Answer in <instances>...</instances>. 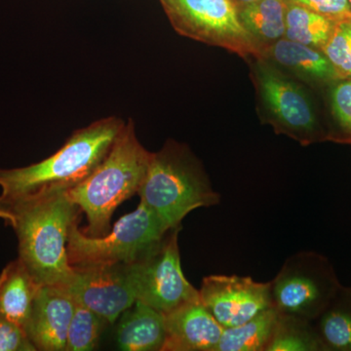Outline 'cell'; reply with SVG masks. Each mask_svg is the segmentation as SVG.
I'll use <instances>...</instances> for the list:
<instances>
[{
    "instance_id": "7",
    "label": "cell",
    "mask_w": 351,
    "mask_h": 351,
    "mask_svg": "<svg viewBox=\"0 0 351 351\" xmlns=\"http://www.w3.org/2000/svg\"><path fill=\"white\" fill-rule=\"evenodd\" d=\"M325 256L302 251L290 256L270 281L272 304L279 313L313 322L341 288Z\"/></svg>"
},
{
    "instance_id": "26",
    "label": "cell",
    "mask_w": 351,
    "mask_h": 351,
    "mask_svg": "<svg viewBox=\"0 0 351 351\" xmlns=\"http://www.w3.org/2000/svg\"><path fill=\"white\" fill-rule=\"evenodd\" d=\"M0 351H36L22 328L0 314Z\"/></svg>"
},
{
    "instance_id": "16",
    "label": "cell",
    "mask_w": 351,
    "mask_h": 351,
    "mask_svg": "<svg viewBox=\"0 0 351 351\" xmlns=\"http://www.w3.org/2000/svg\"><path fill=\"white\" fill-rule=\"evenodd\" d=\"M40 284L20 258L0 274V314L25 331Z\"/></svg>"
},
{
    "instance_id": "29",
    "label": "cell",
    "mask_w": 351,
    "mask_h": 351,
    "mask_svg": "<svg viewBox=\"0 0 351 351\" xmlns=\"http://www.w3.org/2000/svg\"><path fill=\"white\" fill-rule=\"evenodd\" d=\"M348 3H350V8H351V0H348Z\"/></svg>"
},
{
    "instance_id": "24",
    "label": "cell",
    "mask_w": 351,
    "mask_h": 351,
    "mask_svg": "<svg viewBox=\"0 0 351 351\" xmlns=\"http://www.w3.org/2000/svg\"><path fill=\"white\" fill-rule=\"evenodd\" d=\"M322 51L339 78H351V18L336 23L331 38Z\"/></svg>"
},
{
    "instance_id": "13",
    "label": "cell",
    "mask_w": 351,
    "mask_h": 351,
    "mask_svg": "<svg viewBox=\"0 0 351 351\" xmlns=\"http://www.w3.org/2000/svg\"><path fill=\"white\" fill-rule=\"evenodd\" d=\"M165 315L162 351H216L225 328L199 301L186 302Z\"/></svg>"
},
{
    "instance_id": "12",
    "label": "cell",
    "mask_w": 351,
    "mask_h": 351,
    "mask_svg": "<svg viewBox=\"0 0 351 351\" xmlns=\"http://www.w3.org/2000/svg\"><path fill=\"white\" fill-rule=\"evenodd\" d=\"M73 306L75 299L66 289L41 286L25 328L36 350H66Z\"/></svg>"
},
{
    "instance_id": "17",
    "label": "cell",
    "mask_w": 351,
    "mask_h": 351,
    "mask_svg": "<svg viewBox=\"0 0 351 351\" xmlns=\"http://www.w3.org/2000/svg\"><path fill=\"white\" fill-rule=\"evenodd\" d=\"M285 0H260L239 7L240 22L261 49L285 38Z\"/></svg>"
},
{
    "instance_id": "27",
    "label": "cell",
    "mask_w": 351,
    "mask_h": 351,
    "mask_svg": "<svg viewBox=\"0 0 351 351\" xmlns=\"http://www.w3.org/2000/svg\"><path fill=\"white\" fill-rule=\"evenodd\" d=\"M0 219H3L7 223H10L12 216H11L10 206L8 203L0 199Z\"/></svg>"
},
{
    "instance_id": "18",
    "label": "cell",
    "mask_w": 351,
    "mask_h": 351,
    "mask_svg": "<svg viewBox=\"0 0 351 351\" xmlns=\"http://www.w3.org/2000/svg\"><path fill=\"white\" fill-rule=\"evenodd\" d=\"M313 323L323 351H351V287L341 285Z\"/></svg>"
},
{
    "instance_id": "11",
    "label": "cell",
    "mask_w": 351,
    "mask_h": 351,
    "mask_svg": "<svg viewBox=\"0 0 351 351\" xmlns=\"http://www.w3.org/2000/svg\"><path fill=\"white\" fill-rule=\"evenodd\" d=\"M75 282L69 292L108 323H113L136 302L125 265L73 267Z\"/></svg>"
},
{
    "instance_id": "5",
    "label": "cell",
    "mask_w": 351,
    "mask_h": 351,
    "mask_svg": "<svg viewBox=\"0 0 351 351\" xmlns=\"http://www.w3.org/2000/svg\"><path fill=\"white\" fill-rule=\"evenodd\" d=\"M169 230L142 202L135 211L120 218L103 237H87L78 228L77 219L69 232L66 249L69 263L71 267L128 265L149 253Z\"/></svg>"
},
{
    "instance_id": "15",
    "label": "cell",
    "mask_w": 351,
    "mask_h": 351,
    "mask_svg": "<svg viewBox=\"0 0 351 351\" xmlns=\"http://www.w3.org/2000/svg\"><path fill=\"white\" fill-rule=\"evenodd\" d=\"M166 339L165 315L136 301L122 313L117 343L125 351H162Z\"/></svg>"
},
{
    "instance_id": "6",
    "label": "cell",
    "mask_w": 351,
    "mask_h": 351,
    "mask_svg": "<svg viewBox=\"0 0 351 351\" xmlns=\"http://www.w3.org/2000/svg\"><path fill=\"white\" fill-rule=\"evenodd\" d=\"M263 119L279 134L302 145L329 140L320 125L311 96L301 83L263 59L252 68Z\"/></svg>"
},
{
    "instance_id": "9",
    "label": "cell",
    "mask_w": 351,
    "mask_h": 351,
    "mask_svg": "<svg viewBox=\"0 0 351 351\" xmlns=\"http://www.w3.org/2000/svg\"><path fill=\"white\" fill-rule=\"evenodd\" d=\"M171 25L186 38L217 46L244 59L262 53L239 20L232 0H159Z\"/></svg>"
},
{
    "instance_id": "4",
    "label": "cell",
    "mask_w": 351,
    "mask_h": 351,
    "mask_svg": "<svg viewBox=\"0 0 351 351\" xmlns=\"http://www.w3.org/2000/svg\"><path fill=\"white\" fill-rule=\"evenodd\" d=\"M138 195L168 230L180 228L193 210L221 202L200 161L186 145L173 140L151 152Z\"/></svg>"
},
{
    "instance_id": "14",
    "label": "cell",
    "mask_w": 351,
    "mask_h": 351,
    "mask_svg": "<svg viewBox=\"0 0 351 351\" xmlns=\"http://www.w3.org/2000/svg\"><path fill=\"white\" fill-rule=\"evenodd\" d=\"M261 59L309 84L331 85L339 78L322 50L285 38L263 49Z\"/></svg>"
},
{
    "instance_id": "22",
    "label": "cell",
    "mask_w": 351,
    "mask_h": 351,
    "mask_svg": "<svg viewBox=\"0 0 351 351\" xmlns=\"http://www.w3.org/2000/svg\"><path fill=\"white\" fill-rule=\"evenodd\" d=\"M105 323H108L107 321L75 299L73 317L66 336V351L95 350Z\"/></svg>"
},
{
    "instance_id": "21",
    "label": "cell",
    "mask_w": 351,
    "mask_h": 351,
    "mask_svg": "<svg viewBox=\"0 0 351 351\" xmlns=\"http://www.w3.org/2000/svg\"><path fill=\"white\" fill-rule=\"evenodd\" d=\"M265 351H323L313 323L279 313Z\"/></svg>"
},
{
    "instance_id": "25",
    "label": "cell",
    "mask_w": 351,
    "mask_h": 351,
    "mask_svg": "<svg viewBox=\"0 0 351 351\" xmlns=\"http://www.w3.org/2000/svg\"><path fill=\"white\" fill-rule=\"evenodd\" d=\"M287 3L297 4L320 14L335 22L351 18L348 0H285Z\"/></svg>"
},
{
    "instance_id": "10",
    "label": "cell",
    "mask_w": 351,
    "mask_h": 351,
    "mask_svg": "<svg viewBox=\"0 0 351 351\" xmlns=\"http://www.w3.org/2000/svg\"><path fill=\"white\" fill-rule=\"evenodd\" d=\"M200 302L223 328L239 326L274 306L270 282L250 276L212 274L204 277Z\"/></svg>"
},
{
    "instance_id": "2",
    "label": "cell",
    "mask_w": 351,
    "mask_h": 351,
    "mask_svg": "<svg viewBox=\"0 0 351 351\" xmlns=\"http://www.w3.org/2000/svg\"><path fill=\"white\" fill-rule=\"evenodd\" d=\"M125 123L117 117L97 120L73 132L59 151L40 162L0 169V199L73 188L105 159Z\"/></svg>"
},
{
    "instance_id": "23",
    "label": "cell",
    "mask_w": 351,
    "mask_h": 351,
    "mask_svg": "<svg viewBox=\"0 0 351 351\" xmlns=\"http://www.w3.org/2000/svg\"><path fill=\"white\" fill-rule=\"evenodd\" d=\"M330 86V107L336 127L330 141L351 145V78H339Z\"/></svg>"
},
{
    "instance_id": "1",
    "label": "cell",
    "mask_w": 351,
    "mask_h": 351,
    "mask_svg": "<svg viewBox=\"0 0 351 351\" xmlns=\"http://www.w3.org/2000/svg\"><path fill=\"white\" fill-rule=\"evenodd\" d=\"M7 203L12 216L9 225L19 242L18 258L41 286L69 291L75 278L66 249L69 232L82 210L64 189L40 191Z\"/></svg>"
},
{
    "instance_id": "20",
    "label": "cell",
    "mask_w": 351,
    "mask_h": 351,
    "mask_svg": "<svg viewBox=\"0 0 351 351\" xmlns=\"http://www.w3.org/2000/svg\"><path fill=\"white\" fill-rule=\"evenodd\" d=\"M336 23L304 7L287 3L285 38L322 50Z\"/></svg>"
},
{
    "instance_id": "28",
    "label": "cell",
    "mask_w": 351,
    "mask_h": 351,
    "mask_svg": "<svg viewBox=\"0 0 351 351\" xmlns=\"http://www.w3.org/2000/svg\"><path fill=\"white\" fill-rule=\"evenodd\" d=\"M232 1L237 6V8H239V7L254 3V2L260 1V0H232Z\"/></svg>"
},
{
    "instance_id": "3",
    "label": "cell",
    "mask_w": 351,
    "mask_h": 351,
    "mask_svg": "<svg viewBox=\"0 0 351 351\" xmlns=\"http://www.w3.org/2000/svg\"><path fill=\"white\" fill-rule=\"evenodd\" d=\"M151 152L136 135L132 119L115 138L107 156L86 179L68 191L71 200L87 217V237H103L110 228L117 207L138 193L144 180Z\"/></svg>"
},
{
    "instance_id": "19",
    "label": "cell",
    "mask_w": 351,
    "mask_h": 351,
    "mask_svg": "<svg viewBox=\"0 0 351 351\" xmlns=\"http://www.w3.org/2000/svg\"><path fill=\"white\" fill-rule=\"evenodd\" d=\"M278 315L271 306L243 324L226 328L216 351H265Z\"/></svg>"
},
{
    "instance_id": "8",
    "label": "cell",
    "mask_w": 351,
    "mask_h": 351,
    "mask_svg": "<svg viewBox=\"0 0 351 351\" xmlns=\"http://www.w3.org/2000/svg\"><path fill=\"white\" fill-rule=\"evenodd\" d=\"M181 226L169 230L149 253L125 265L136 301L167 314L186 302L199 301V290L184 276L180 255Z\"/></svg>"
}]
</instances>
